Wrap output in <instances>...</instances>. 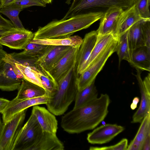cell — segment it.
Here are the masks:
<instances>
[{"instance_id":"6da1fadb","label":"cell","mask_w":150,"mask_h":150,"mask_svg":"<svg viewBox=\"0 0 150 150\" xmlns=\"http://www.w3.org/2000/svg\"><path fill=\"white\" fill-rule=\"evenodd\" d=\"M109 96L101 94L99 98L78 108H74L62 117L61 125L70 134H78L94 129L106 117L110 103Z\"/></svg>"},{"instance_id":"7a4b0ae2","label":"cell","mask_w":150,"mask_h":150,"mask_svg":"<svg viewBox=\"0 0 150 150\" xmlns=\"http://www.w3.org/2000/svg\"><path fill=\"white\" fill-rule=\"evenodd\" d=\"M103 13L91 12L75 15L65 19L54 20L39 27L33 39L61 38L71 36L75 33L86 29L100 19Z\"/></svg>"},{"instance_id":"3957f363","label":"cell","mask_w":150,"mask_h":150,"mask_svg":"<svg viewBox=\"0 0 150 150\" xmlns=\"http://www.w3.org/2000/svg\"><path fill=\"white\" fill-rule=\"evenodd\" d=\"M76 66L71 68L58 82L57 90L49 96L45 104L47 109L55 115H61L67 110L75 99L77 91Z\"/></svg>"},{"instance_id":"277c9868","label":"cell","mask_w":150,"mask_h":150,"mask_svg":"<svg viewBox=\"0 0 150 150\" xmlns=\"http://www.w3.org/2000/svg\"><path fill=\"white\" fill-rule=\"evenodd\" d=\"M134 0H73L62 19L75 15L91 12L104 13L109 8L117 7L126 10L133 5Z\"/></svg>"},{"instance_id":"5b68a950","label":"cell","mask_w":150,"mask_h":150,"mask_svg":"<svg viewBox=\"0 0 150 150\" xmlns=\"http://www.w3.org/2000/svg\"><path fill=\"white\" fill-rule=\"evenodd\" d=\"M118 39H115L99 55L92 64L76 79L77 91H80L95 81L109 57L116 51Z\"/></svg>"},{"instance_id":"8992f818","label":"cell","mask_w":150,"mask_h":150,"mask_svg":"<svg viewBox=\"0 0 150 150\" xmlns=\"http://www.w3.org/2000/svg\"><path fill=\"white\" fill-rule=\"evenodd\" d=\"M43 131L35 115L31 113L20 130L12 150H30Z\"/></svg>"},{"instance_id":"52a82bcc","label":"cell","mask_w":150,"mask_h":150,"mask_svg":"<svg viewBox=\"0 0 150 150\" xmlns=\"http://www.w3.org/2000/svg\"><path fill=\"white\" fill-rule=\"evenodd\" d=\"M27 109L18 113L10 120L3 122L0 137V150H12L16 137L22 127Z\"/></svg>"},{"instance_id":"ba28073f","label":"cell","mask_w":150,"mask_h":150,"mask_svg":"<svg viewBox=\"0 0 150 150\" xmlns=\"http://www.w3.org/2000/svg\"><path fill=\"white\" fill-rule=\"evenodd\" d=\"M34 36V33L30 30L13 27L0 36V44L11 49L24 50Z\"/></svg>"},{"instance_id":"9c48e42d","label":"cell","mask_w":150,"mask_h":150,"mask_svg":"<svg viewBox=\"0 0 150 150\" xmlns=\"http://www.w3.org/2000/svg\"><path fill=\"white\" fill-rule=\"evenodd\" d=\"M23 79L13 64L4 59L0 64V89L7 91L18 90Z\"/></svg>"},{"instance_id":"30bf717a","label":"cell","mask_w":150,"mask_h":150,"mask_svg":"<svg viewBox=\"0 0 150 150\" xmlns=\"http://www.w3.org/2000/svg\"><path fill=\"white\" fill-rule=\"evenodd\" d=\"M48 96L45 94L40 97L32 98L18 99L15 98L10 101L5 110L1 113L3 122L5 123L18 113L36 105L45 104L48 100Z\"/></svg>"},{"instance_id":"8fae6325","label":"cell","mask_w":150,"mask_h":150,"mask_svg":"<svg viewBox=\"0 0 150 150\" xmlns=\"http://www.w3.org/2000/svg\"><path fill=\"white\" fill-rule=\"evenodd\" d=\"M124 129L123 127L116 124H108L102 125L88 133L87 140L91 144H105L110 141Z\"/></svg>"},{"instance_id":"7c38bea8","label":"cell","mask_w":150,"mask_h":150,"mask_svg":"<svg viewBox=\"0 0 150 150\" xmlns=\"http://www.w3.org/2000/svg\"><path fill=\"white\" fill-rule=\"evenodd\" d=\"M72 47L68 46L48 45L44 54L38 58L35 64L49 71Z\"/></svg>"},{"instance_id":"4fadbf2b","label":"cell","mask_w":150,"mask_h":150,"mask_svg":"<svg viewBox=\"0 0 150 150\" xmlns=\"http://www.w3.org/2000/svg\"><path fill=\"white\" fill-rule=\"evenodd\" d=\"M98 36L96 30L86 34L79 48L76 65L77 77L83 72L85 64L96 44Z\"/></svg>"},{"instance_id":"5bb4252c","label":"cell","mask_w":150,"mask_h":150,"mask_svg":"<svg viewBox=\"0 0 150 150\" xmlns=\"http://www.w3.org/2000/svg\"><path fill=\"white\" fill-rule=\"evenodd\" d=\"M80 47H72L48 71L58 82L73 67L76 66Z\"/></svg>"},{"instance_id":"9a60e30c","label":"cell","mask_w":150,"mask_h":150,"mask_svg":"<svg viewBox=\"0 0 150 150\" xmlns=\"http://www.w3.org/2000/svg\"><path fill=\"white\" fill-rule=\"evenodd\" d=\"M122 8L115 7L109 8L106 11L100 19L99 27L96 30L98 35L112 34L118 38L117 24L118 19L123 11Z\"/></svg>"},{"instance_id":"2e32d148","label":"cell","mask_w":150,"mask_h":150,"mask_svg":"<svg viewBox=\"0 0 150 150\" xmlns=\"http://www.w3.org/2000/svg\"><path fill=\"white\" fill-rule=\"evenodd\" d=\"M31 113L36 117L43 131L56 134L58 122L55 115L45 107L33 106Z\"/></svg>"},{"instance_id":"e0dca14e","label":"cell","mask_w":150,"mask_h":150,"mask_svg":"<svg viewBox=\"0 0 150 150\" xmlns=\"http://www.w3.org/2000/svg\"><path fill=\"white\" fill-rule=\"evenodd\" d=\"M136 77L138 81L141 95L139 107L133 115L131 123H140L144 117L150 112V93L146 91L141 76V70L136 69Z\"/></svg>"},{"instance_id":"ac0fdd59","label":"cell","mask_w":150,"mask_h":150,"mask_svg":"<svg viewBox=\"0 0 150 150\" xmlns=\"http://www.w3.org/2000/svg\"><path fill=\"white\" fill-rule=\"evenodd\" d=\"M64 148L56 134L43 131L30 150H64Z\"/></svg>"},{"instance_id":"d6986e66","label":"cell","mask_w":150,"mask_h":150,"mask_svg":"<svg viewBox=\"0 0 150 150\" xmlns=\"http://www.w3.org/2000/svg\"><path fill=\"white\" fill-rule=\"evenodd\" d=\"M145 19H146L143 18L140 16L134 4L124 10L120 16L117 23V31L118 36L127 31L135 23Z\"/></svg>"},{"instance_id":"ffe728a7","label":"cell","mask_w":150,"mask_h":150,"mask_svg":"<svg viewBox=\"0 0 150 150\" xmlns=\"http://www.w3.org/2000/svg\"><path fill=\"white\" fill-rule=\"evenodd\" d=\"M145 19L139 21L132 25L128 30V40L131 53L137 49L145 46L142 25Z\"/></svg>"},{"instance_id":"44dd1931","label":"cell","mask_w":150,"mask_h":150,"mask_svg":"<svg viewBox=\"0 0 150 150\" xmlns=\"http://www.w3.org/2000/svg\"><path fill=\"white\" fill-rule=\"evenodd\" d=\"M18 90L15 98L18 99L34 98L46 94L43 88L23 79Z\"/></svg>"},{"instance_id":"7402d4cb","label":"cell","mask_w":150,"mask_h":150,"mask_svg":"<svg viewBox=\"0 0 150 150\" xmlns=\"http://www.w3.org/2000/svg\"><path fill=\"white\" fill-rule=\"evenodd\" d=\"M83 39L78 35L70 36L61 38H33L31 42L42 45L54 46H68L74 48L80 47Z\"/></svg>"},{"instance_id":"603a6c76","label":"cell","mask_w":150,"mask_h":150,"mask_svg":"<svg viewBox=\"0 0 150 150\" xmlns=\"http://www.w3.org/2000/svg\"><path fill=\"white\" fill-rule=\"evenodd\" d=\"M118 38L111 33L102 35L98 34L96 44L90 57L85 64L83 71L92 64L107 47Z\"/></svg>"},{"instance_id":"cb8c5ba5","label":"cell","mask_w":150,"mask_h":150,"mask_svg":"<svg viewBox=\"0 0 150 150\" xmlns=\"http://www.w3.org/2000/svg\"><path fill=\"white\" fill-rule=\"evenodd\" d=\"M94 83L95 81L80 91H77L73 108L81 107L98 97V92Z\"/></svg>"},{"instance_id":"d4e9b609","label":"cell","mask_w":150,"mask_h":150,"mask_svg":"<svg viewBox=\"0 0 150 150\" xmlns=\"http://www.w3.org/2000/svg\"><path fill=\"white\" fill-rule=\"evenodd\" d=\"M4 59L13 63L18 69L20 74L23 79L36 84L43 88L39 74V70L37 67L27 66L14 63L5 58Z\"/></svg>"},{"instance_id":"484cf974","label":"cell","mask_w":150,"mask_h":150,"mask_svg":"<svg viewBox=\"0 0 150 150\" xmlns=\"http://www.w3.org/2000/svg\"><path fill=\"white\" fill-rule=\"evenodd\" d=\"M143 47L133 52L131 64L141 71H150V55L148 54L146 47Z\"/></svg>"},{"instance_id":"4316f807","label":"cell","mask_w":150,"mask_h":150,"mask_svg":"<svg viewBox=\"0 0 150 150\" xmlns=\"http://www.w3.org/2000/svg\"><path fill=\"white\" fill-rule=\"evenodd\" d=\"M128 30L118 36L116 52L118 57L119 64L123 60L127 61L130 64L132 63V54L128 41Z\"/></svg>"},{"instance_id":"83f0119b","label":"cell","mask_w":150,"mask_h":150,"mask_svg":"<svg viewBox=\"0 0 150 150\" xmlns=\"http://www.w3.org/2000/svg\"><path fill=\"white\" fill-rule=\"evenodd\" d=\"M36 66L39 70V76L43 88L45 91V94L49 97L57 90L58 83L48 71L38 65Z\"/></svg>"},{"instance_id":"f1b7e54d","label":"cell","mask_w":150,"mask_h":150,"mask_svg":"<svg viewBox=\"0 0 150 150\" xmlns=\"http://www.w3.org/2000/svg\"><path fill=\"white\" fill-rule=\"evenodd\" d=\"M22 10L20 7L11 4L1 8L0 13L9 18L14 27L24 29L25 28L19 17V14Z\"/></svg>"},{"instance_id":"f546056e","label":"cell","mask_w":150,"mask_h":150,"mask_svg":"<svg viewBox=\"0 0 150 150\" xmlns=\"http://www.w3.org/2000/svg\"><path fill=\"white\" fill-rule=\"evenodd\" d=\"M140 123L134 139L144 144L146 137L150 134V112L144 117Z\"/></svg>"},{"instance_id":"4dcf8cb0","label":"cell","mask_w":150,"mask_h":150,"mask_svg":"<svg viewBox=\"0 0 150 150\" xmlns=\"http://www.w3.org/2000/svg\"><path fill=\"white\" fill-rule=\"evenodd\" d=\"M30 41L26 45L24 50L21 52L39 58L44 54L48 45L39 44Z\"/></svg>"},{"instance_id":"1f68e13d","label":"cell","mask_w":150,"mask_h":150,"mask_svg":"<svg viewBox=\"0 0 150 150\" xmlns=\"http://www.w3.org/2000/svg\"><path fill=\"white\" fill-rule=\"evenodd\" d=\"M150 0H134L133 4L136 10L144 19H150Z\"/></svg>"},{"instance_id":"d6a6232c","label":"cell","mask_w":150,"mask_h":150,"mask_svg":"<svg viewBox=\"0 0 150 150\" xmlns=\"http://www.w3.org/2000/svg\"><path fill=\"white\" fill-rule=\"evenodd\" d=\"M128 145L127 139L123 138L116 144L112 146L103 147L91 146L90 150H126Z\"/></svg>"},{"instance_id":"836d02e7","label":"cell","mask_w":150,"mask_h":150,"mask_svg":"<svg viewBox=\"0 0 150 150\" xmlns=\"http://www.w3.org/2000/svg\"><path fill=\"white\" fill-rule=\"evenodd\" d=\"M142 28L145 46L148 54L150 55V20L144 21Z\"/></svg>"},{"instance_id":"e575fe53","label":"cell","mask_w":150,"mask_h":150,"mask_svg":"<svg viewBox=\"0 0 150 150\" xmlns=\"http://www.w3.org/2000/svg\"><path fill=\"white\" fill-rule=\"evenodd\" d=\"M12 5L20 7L23 9L33 6L42 7L46 6V4L40 0H17Z\"/></svg>"},{"instance_id":"d590c367","label":"cell","mask_w":150,"mask_h":150,"mask_svg":"<svg viewBox=\"0 0 150 150\" xmlns=\"http://www.w3.org/2000/svg\"><path fill=\"white\" fill-rule=\"evenodd\" d=\"M143 144L134 139L128 145L127 150H142Z\"/></svg>"},{"instance_id":"8d00e7d4","label":"cell","mask_w":150,"mask_h":150,"mask_svg":"<svg viewBox=\"0 0 150 150\" xmlns=\"http://www.w3.org/2000/svg\"><path fill=\"white\" fill-rule=\"evenodd\" d=\"M0 27L9 30L14 27L11 21L4 18L0 14Z\"/></svg>"},{"instance_id":"74e56055","label":"cell","mask_w":150,"mask_h":150,"mask_svg":"<svg viewBox=\"0 0 150 150\" xmlns=\"http://www.w3.org/2000/svg\"><path fill=\"white\" fill-rule=\"evenodd\" d=\"M10 101L6 99L0 98V113L6 108Z\"/></svg>"},{"instance_id":"f35d334b","label":"cell","mask_w":150,"mask_h":150,"mask_svg":"<svg viewBox=\"0 0 150 150\" xmlns=\"http://www.w3.org/2000/svg\"><path fill=\"white\" fill-rule=\"evenodd\" d=\"M143 82L146 91L148 93H150V74L149 73L144 79Z\"/></svg>"},{"instance_id":"ab89813d","label":"cell","mask_w":150,"mask_h":150,"mask_svg":"<svg viewBox=\"0 0 150 150\" xmlns=\"http://www.w3.org/2000/svg\"><path fill=\"white\" fill-rule=\"evenodd\" d=\"M17 0H0L1 9L15 3Z\"/></svg>"},{"instance_id":"60d3db41","label":"cell","mask_w":150,"mask_h":150,"mask_svg":"<svg viewBox=\"0 0 150 150\" xmlns=\"http://www.w3.org/2000/svg\"><path fill=\"white\" fill-rule=\"evenodd\" d=\"M150 134L146 137L143 144L142 150H150Z\"/></svg>"},{"instance_id":"b9f144b4","label":"cell","mask_w":150,"mask_h":150,"mask_svg":"<svg viewBox=\"0 0 150 150\" xmlns=\"http://www.w3.org/2000/svg\"><path fill=\"white\" fill-rule=\"evenodd\" d=\"M139 101V98L138 97H136L133 98L130 105V108L132 110H134L137 108V104Z\"/></svg>"},{"instance_id":"7bdbcfd3","label":"cell","mask_w":150,"mask_h":150,"mask_svg":"<svg viewBox=\"0 0 150 150\" xmlns=\"http://www.w3.org/2000/svg\"><path fill=\"white\" fill-rule=\"evenodd\" d=\"M7 54L3 49L0 48V64L3 61Z\"/></svg>"},{"instance_id":"ee69618b","label":"cell","mask_w":150,"mask_h":150,"mask_svg":"<svg viewBox=\"0 0 150 150\" xmlns=\"http://www.w3.org/2000/svg\"><path fill=\"white\" fill-rule=\"evenodd\" d=\"M8 30H7L5 28L0 27V36L2 35L4 33L7 31ZM3 47L2 45L0 44V48L3 49Z\"/></svg>"},{"instance_id":"f6af8a7d","label":"cell","mask_w":150,"mask_h":150,"mask_svg":"<svg viewBox=\"0 0 150 150\" xmlns=\"http://www.w3.org/2000/svg\"><path fill=\"white\" fill-rule=\"evenodd\" d=\"M44 4H46L52 3L53 0H40Z\"/></svg>"},{"instance_id":"bcb514c9","label":"cell","mask_w":150,"mask_h":150,"mask_svg":"<svg viewBox=\"0 0 150 150\" xmlns=\"http://www.w3.org/2000/svg\"><path fill=\"white\" fill-rule=\"evenodd\" d=\"M2 123H3V122H2V120H1V117L0 116V135H1V126H2Z\"/></svg>"},{"instance_id":"7dc6e473","label":"cell","mask_w":150,"mask_h":150,"mask_svg":"<svg viewBox=\"0 0 150 150\" xmlns=\"http://www.w3.org/2000/svg\"><path fill=\"white\" fill-rule=\"evenodd\" d=\"M72 0H66V3L68 5L70 4L71 3V1Z\"/></svg>"},{"instance_id":"c3c4849f","label":"cell","mask_w":150,"mask_h":150,"mask_svg":"<svg viewBox=\"0 0 150 150\" xmlns=\"http://www.w3.org/2000/svg\"><path fill=\"white\" fill-rule=\"evenodd\" d=\"M1 10V8H0V10ZM0 14H1V13H0Z\"/></svg>"}]
</instances>
